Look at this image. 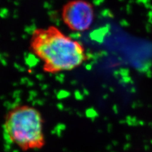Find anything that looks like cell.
<instances>
[{
    "mask_svg": "<svg viewBox=\"0 0 152 152\" xmlns=\"http://www.w3.org/2000/svg\"><path fill=\"white\" fill-rule=\"evenodd\" d=\"M30 48L42 61L43 70L49 74L72 70L87 59L83 45L53 26L33 31Z\"/></svg>",
    "mask_w": 152,
    "mask_h": 152,
    "instance_id": "cell-1",
    "label": "cell"
},
{
    "mask_svg": "<svg viewBox=\"0 0 152 152\" xmlns=\"http://www.w3.org/2000/svg\"><path fill=\"white\" fill-rule=\"evenodd\" d=\"M3 132L10 143L24 151L39 150L45 144L42 117L32 106L12 109L5 117Z\"/></svg>",
    "mask_w": 152,
    "mask_h": 152,
    "instance_id": "cell-2",
    "label": "cell"
},
{
    "mask_svg": "<svg viewBox=\"0 0 152 152\" xmlns=\"http://www.w3.org/2000/svg\"><path fill=\"white\" fill-rule=\"evenodd\" d=\"M65 25L74 32H84L92 26L94 19L93 4L86 0H70L61 9Z\"/></svg>",
    "mask_w": 152,
    "mask_h": 152,
    "instance_id": "cell-3",
    "label": "cell"
}]
</instances>
